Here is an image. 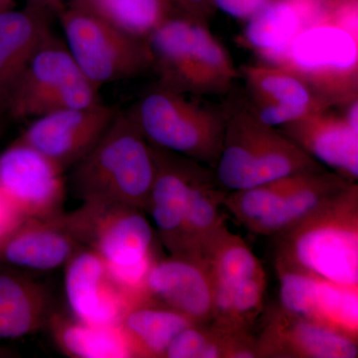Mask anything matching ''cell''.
Instances as JSON below:
<instances>
[{
  "label": "cell",
  "mask_w": 358,
  "mask_h": 358,
  "mask_svg": "<svg viewBox=\"0 0 358 358\" xmlns=\"http://www.w3.org/2000/svg\"><path fill=\"white\" fill-rule=\"evenodd\" d=\"M352 183L329 169L296 174L272 211L251 232L263 236H275L284 232L307 218Z\"/></svg>",
  "instance_id": "obj_21"
},
{
  "label": "cell",
  "mask_w": 358,
  "mask_h": 358,
  "mask_svg": "<svg viewBox=\"0 0 358 358\" xmlns=\"http://www.w3.org/2000/svg\"><path fill=\"white\" fill-rule=\"evenodd\" d=\"M66 4L145 41L162 23L183 15L171 0H68Z\"/></svg>",
  "instance_id": "obj_27"
},
{
  "label": "cell",
  "mask_w": 358,
  "mask_h": 358,
  "mask_svg": "<svg viewBox=\"0 0 358 358\" xmlns=\"http://www.w3.org/2000/svg\"><path fill=\"white\" fill-rule=\"evenodd\" d=\"M148 300L182 313L194 324H208L213 282L203 257L193 254L157 259L145 281Z\"/></svg>",
  "instance_id": "obj_14"
},
{
  "label": "cell",
  "mask_w": 358,
  "mask_h": 358,
  "mask_svg": "<svg viewBox=\"0 0 358 358\" xmlns=\"http://www.w3.org/2000/svg\"><path fill=\"white\" fill-rule=\"evenodd\" d=\"M324 169L279 129L256 119L243 101L228 105L222 148L213 169L225 192Z\"/></svg>",
  "instance_id": "obj_5"
},
{
  "label": "cell",
  "mask_w": 358,
  "mask_h": 358,
  "mask_svg": "<svg viewBox=\"0 0 358 358\" xmlns=\"http://www.w3.org/2000/svg\"><path fill=\"white\" fill-rule=\"evenodd\" d=\"M68 0H26V6L46 9L55 15L56 13L67 3Z\"/></svg>",
  "instance_id": "obj_32"
},
{
  "label": "cell",
  "mask_w": 358,
  "mask_h": 358,
  "mask_svg": "<svg viewBox=\"0 0 358 358\" xmlns=\"http://www.w3.org/2000/svg\"><path fill=\"white\" fill-rule=\"evenodd\" d=\"M25 217L0 189V240L10 233Z\"/></svg>",
  "instance_id": "obj_31"
},
{
  "label": "cell",
  "mask_w": 358,
  "mask_h": 358,
  "mask_svg": "<svg viewBox=\"0 0 358 358\" xmlns=\"http://www.w3.org/2000/svg\"><path fill=\"white\" fill-rule=\"evenodd\" d=\"M73 167L71 187L83 202H110L147 212L155 176L152 145L128 113L114 122Z\"/></svg>",
  "instance_id": "obj_4"
},
{
  "label": "cell",
  "mask_w": 358,
  "mask_h": 358,
  "mask_svg": "<svg viewBox=\"0 0 358 358\" xmlns=\"http://www.w3.org/2000/svg\"><path fill=\"white\" fill-rule=\"evenodd\" d=\"M246 84L243 100L252 115L267 126L280 128L329 107L303 80L288 71L259 62L240 68Z\"/></svg>",
  "instance_id": "obj_13"
},
{
  "label": "cell",
  "mask_w": 358,
  "mask_h": 358,
  "mask_svg": "<svg viewBox=\"0 0 358 358\" xmlns=\"http://www.w3.org/2000/svg\"><path fill=\"white\" fill-rule=\"evenodd\" d=\"M280 308L358 341V288L282 266Z\"/></svg>",
  "instance_id": "obj_12"
},
{
  "label": "cell",
  "mask_w": 358,
  "mask_h": 358,
  "mask_svg": "<svg viewBox=\"0 0 358 358\" xmlns=\"http://www.w3.org/2000/svg\"><path fill=\"white\" fill-rule=\"evenodd\" d=\"M42 285L11 268H0V339H15L47 326L52 315Z\"/></svg>",
  "instance_id": "obj_23"
},
{
  "label": "cell",
  "mask_w": 358,
  "mask_h": 358,
  "mask_svg": "<svg viewBox=\"0 0 358 358\" xmlns=\"http://www.w3.org/2000/svg\"><path fill=\"white\" fill-rule=\"evenodd\" d=\"M303 80L329 107L358 98V0H320L271 64Z\"/></svg>",
  "instance_id": "obj_1"
},
{
  "label": "cell",
  "mask_w": 358,
  "mask_h": 358,
  "mask_svg": "<svg viewBox=\"0 0 358 358\" xmlns=\"http://www.w3.org/2000/svg\"><path fill=\"white\" fill-rule=\"evenodd\" d=\"M275 238V266L358 288V185L341 190Z\"/></svg>",
  "instance_id": "obj_2"
},
{
  "label": "cell",
  "mask_w": 358,
  "mask_h": 358,
  "mask_svg": "<svg viewBox=\"0 0 358 358\" xmlns=\"http://www.w3.org/2000/svg\"><path fill=\"white\" fill-rule=\"evenodd\" d=\"M329 171L352 182L358 178V131L333 108L278 128Z\"/></svg>",
  "instance_id": "obj_18"
},
{
  "label": "cell",
  "mask_w": 358,
  "mask_h": 358,
  "mask_svg": "<svg viewBox=\"0 0 358 358\" xmlns=\"http://www.w3.org/2000/svg\"><path fill=\"white\" fill-rule=\"evenodd\" d=\"M171 1L183 15L205 25H208L209 21L217 10L212 0H171Z\"/></svg>",
  "instance_id": "obj_30"
},
{
  "label": "cell",
  "mask_w": 358,
  "mask_h": 358,
  "mask_svg": "<svg viewBox=\"0 0 358 358\" xmlns=\"http://www.w3.org/2000/svg\"><path fill=\"white\" fill-rule=\"evenodd\" d=\"M64 40L84 77L103 85L152 72L147 41L65 4L56 13Z\"/></svg>",
  "instance_id": "obj_9"
},
{
  "label": "cell",
  "mask_w": 358,
  "mask_h": 358,
  "mask_svg": "<svg viewBox=\"0 0 358 358\" xmlns=\"http://www.w3.org/2000/svg\"><path fill=\"white\" fill-rule=\"evenodd\" d=\"M259 358H357L358 341L275 308L256 338Z\"/></svg>",
  "instance_id": "obj_16"
},
{
  "label": "cell",
  "mask_w": 358,
  "mask_h": 358,
  "mask_svg": "<svg viewBox=\"0 0 358 358\" xmlns=\"http://www.w3.org/2000/svg\"><path fill=\"white\" fill-rule=\"evenodd\" d=\"M59 350L73 358L134 357L128 339L119 326H98L52 313L48 320Z\"/></svg>",
  "instance_id": "obj_26"
},
{
  "label": "cell",
  "mask_w": 358,
  "mask_h": 358,
  "mask_svg": "<svg viewBox=\"0 0 358 358\" xmlns=\"http://www.w3.org/2000/svg\"><path fill=\"white\" fill-rule=\"evenodd\" d=\"M4 110L0 108V131H1V114L3 113Z\"/></svg>",
  "instance_id": "obj_34"
},
{
  "label": "cell",
  "mask_w": 358,
  "mask_h": 358,
  "mask_svg": "<svg viewBox=\"0 0 358 358\" xmlns=\"http://www.w3.org/2000/svg\"><path fill=\"white\" fill-rule=\"evenodd\" d=\"M320 0H272L247 21L239 42L271 64L315 13Z\"/></svg>",
  "instance_id": "obj_22"
},
{
  "label": "cell",
  "mask_w": 358,
  "mask_h": 358,
  "mask_svg": "<svg viewBox=\"0 0 358 358\" xmlns=\"http://www.w3.org/2000/svg\"><path fill=\"white\" fill-rule=\"evenodd\" d=\"M117 112L102 102L57 110L33 119L18 140L36 148L66 171L100 141Z\"/></svg>",
  "instance_id": "obj_11"
},
{
  "label": "cell",
  "mask_w": 358,
  "mask_h": 358,
  "mask_svg": "<svg viewBox=\"0 0 358 358\" xmlns=\"http://www.w3.org/2000/svg\"><path fill=\"white\" fill-rule=\"evenodd\" d=\"M255 336L231 333L208 324H193L171 341L164 358H256Z\"/></svg>",
  "instance_id": "obj_28"
},
{
  "label": "cell",
  "mask_w": 358,
  "mask_h": 358,
  "mask_svg": "<svg viewBox=\"0 0 358 358\" xmlns=\"http://www.w3.org/2000/svg\"><path fill=\"white\" fill-rule=\"evenodd\" d=\"M145 213L126 204L83 202L60 216L78 243L102 259L113 281L134 303L148 298L145 281L157 260L154 230Z\"/></svg>",
  "instance_id": "obj_3"
},
{
  "label": "cell",
  "mask_w": 358,
  "mask_h": 358,
  "mask_svg": "<svg viewBox=\"0 0 358 358\" xmlns=\"http://www.w3.org/2000/svg\"><path fill=\"white\" fill-rule=\"evenodd\" d=\"M216 9L237 20L248 21L270 3L272 0H212Z\"/></svg>",
  "instance_id": "obj_29"
},
{
  "label": "cell",
  "mask_w": 358,
  "mask_h": 358,
  "mask_svg": "<svg viewBox=\"0 0 358 358\" xmlns=\"http://www.w3.org/2000/svg\"><path fill=\"white\" fill-rule=\"evenodd\" d=\"M159 83L128 110L148 143L212 169L220 155L228 105L212 107Z\"/></svg>",
  "instance_id": "obj_7"
},
{
  "label": "cell",
  "mask_w": 358,
  "mask_h": 358,
  "mask_svg": "<svg viewBox=\"0 0 358 358\" xmlns=\"http://www.w3.org/2000/svg\"><path fill=\"white\" fill-rule=\"evenodd\" d=\"M64 171L17 138L0 155V189L25 218H57L64 213Z\"/></svg>",
  "instance_id": "obj_10"
},
{
  "label": "cell",
  "mask_w": 358,
  "mask_h": 358,
  "mask_svg": "<svg viewBox=\"0 0 358 358\" xmlns=\"http://www.w3.org/2000/svg\"><path fill=\"white\" fill-rule=\"evenodd\" d=\"M193 324L182 313L148 301L129 308L119 327L134 357L164 358L171 341Z\"/></svg>",
  "instance_id": "obj_25"
},
{
  "label": "cell",
  "mask_w": 358,
  "mask_h": 358,
  "mask_svg": "<svg viewBox=\"0 0 358 358\" xmlns=\"http://www.w3.org/2000/svg\"><path fill=\"white\" fill-rule=\"evenodd\" d=\"M155 176L147 212L154 219L162 243L171 255L185 253L183 225L190 189L203 164L152 145Z\"/></svg>",
  "instance_id": "obj_17"
},
{
  "label": "cell",
  "mask_w": 358,
  "mask_h": 358,
  "mask_svg": "<svg viewBox=\"0 0 358 358\" xmlns=\"http://www.w3.org/2000/svg\"><path fill=\"white\" fill-rule=\"evenodd\" d=\"M99 91L78 68L65 40L52 31L14 85L6 112L14 119H36L101 102Z\"/></svg>",
  "instance_id": "obj_8"
},
{
  "label": "cell",
  "mask_w": 358,
  "mask_h": 358,
  "mask_svg": "<svg viewBox=\"0 0 358 358\" xmlns=\"http://www.w3.org/2000/svg\"><path fill=\"white\" fill-rule=\"evenodd\" d=\"M157 83L192 96L224 95L239 70L208 25L187 16H173L147 40Z\"/></svg>",
  "instance_id": "obj_6"
},
{
  "label": "cell",
  "mask_w": 358,
  "mask_h": 358,
  "mask_svg": "<svg viewBox=\"0 0 358 358\" xmlns=\"http://www.w3.org/2000/svg\"><path fill=\"white\" fill-rule=\"evenodd\" d=\"M53 15L46 9L29 6L0 13V108L4 112L18 78L53 31Z\"/></svg>",
  "instance_id": "obj_20"
},
{
  "label": "cell",
  "mask_w": 358,
  "mask_h": 358,
  "mask_svg": "<svg viewBox=\"0 0 358 358\" xmlns=\"http://www.w3.org/2000/svg\"><path fill=\"white\" fill-rule=\"evenodd\" d=\"M65 267L66 298L75 319L98 326H119L134 303L113 281L102 259L82 247Z\"/></svg>",
  "instance_id": "obj_15"
},
{
  "label": "cell",
  "mask_w": 358,
  "mask_h": 358,
  "mask_svg": "<svg viewBox=\"0 0 358 358\" xmlns=\"http://www.w3.org/2000/svg\"><path fill=\"white\" fill-rule=\"evenodd\" d=\"M60 216L25 218L0 240V263L34 271H51L65 266L83 246L66 229Z\"/></svg>",
  "instance_id": "obj_19"
},
{
  "label": "cell",
  "mask_w": 358,
  "mask_h": 358,
  "mask_svg": "<svg viewBox=\"0 0 358 358\" xmlns=\"http://www.w3.org/2000/svg\"><path fill=\"white\" fill-rule=\"evenodd\" d=\"M227 193L218 185L213 169L200 166L193 179L183 225V254L203 256L227 228L221 211Z\"/></svg>",
  "instance_id": "obj_24"
},
{
  "label": "cell",
  "mask_w": 358,
  "mask_h": 358,
  "mask_svg": "<svg viewBox=\"0 0 358 358\" xmlns=\"http://www.w3.org/2000/svg\"><path fill=\"white\" fill-rule=\"evenodd\" d=\"M15 8V0H0V13Z\"/></svg>",
  "instance_id": "obj_33"
}]
</instances>
